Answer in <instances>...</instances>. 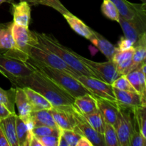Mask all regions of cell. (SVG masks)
<instances>
[{
    "label": "cell",
    "mask_w": 146,
    "mask_h": 146,
    "mask_svg": "<svg viewBox=\"0 0 146 146\" xmlns=\"http://www.w3.org/2000/svg\"><path fill=\"white\" fill-rule=\"evenodd\" d=\"M10 82L15 87H29L34 90L46 98L53 106H69L74 103V97L37 70L28 76L14 78Z\"/></svg>",
    "instance_id": "cell-1"
},
{
    "label": "cell",
    "mask_w": 146,
    "mask_h": 146,
    "mask_svg": "<svg viewBox=\"0 0 146 146\" xmlns=\"http://www.w3.org/2000/svg\"><path fill=\"white\" fill-rule=\"evenodd\" d=\"M34 34L36 36L39 42L44 44L48 50L61 58L64 62L66 63L76 71L81 74V75L98 78L96 75L77 57L76 53L74 52L72 49H70L62 45L54 36L51 34L38 33L36 31H34Z\"/></svg>",
    "instance_id": "cell-2"
},
{
    "label": "cell",
    "mask_w": 146,
    "mask_h": 146,
    "mask_svg": "<svg viewBox=\"0 0 146 146\" xmlns=\"http://www.w3.org/2000/svg\"><path fill=\"white\" fill-rule=\"evenodd\" d=\"M27 61L31 64L36 68V70L54 81L57 85L59 86L74 98L87 94H91V93L81 82L68 74L59 70L44 65L31 58H29Z\"/></svg>",
    "instance_id": "cell-3"
},
{
    "label": "cell",
    "mask_w": 146,
    "mask_h": 146,
    "mask_svg": "<svg viewBox=\"0 0 146 146\" xmlns=\"http://www.w3.org/2000/svg\"><path fill=\"white\" fill-rule=\"evenodd\" d=\"M29 58L38 61L47 66L63 71L74 78H77L81 75V74L76 71L74 68L70 67L66 63L64 62L54 53L48 50L44 44L39 42L38 38L36 42L31 48Z\"/></svg>",
    "instance_id": "cell-4"
},
{
    "label": "cell",
    "mask_w": 146,
    "mask_h": 146,
    "mask_svg": "<svg viewBox=\"0 0 146 146\" xmlns=\"http://www.w3.org/2000/svg\"><path fill=\"white\" fill-rule=\"evenodd\" d=\"M36 71L28 61L0 54V74L9 81L21 77L28 76Z\"/></svg>",
    "instance_id": "cell-5"
},
{
    "label": "cell",
    "mask_w": 146,
    "mask_h": 146,
    "mask_svg": "<svg viewBox=\"0 0 146 146\" xmlns=\"http://www.w3.org/2000/svg\"><path fill=\"white\" fill-rule=\"evenodd\" d=\"M11 33L21 60L27 61L29 58L31 48L37 41L34 31H30L29 27L17 25L13 22Z\"/></svg>",
    "instance_id": "cell-6"
},
{
    "label": "cell",
    "mask_w": 146,
    "mask_h": 146,
    "mask_svg": "<svg viewBox=\"0 0 146 146\" xmlns=\"http://www.w3.org/2000/svg\"><path fill=\"white\" fill-rule=\"evenodd\" d=\"M118 105L119 115L114 128L118 135L120 146H130V140L133 128V108L121 105L118 103Z\"/></svg>",
    "instance_id": "cell-7"
},
{
    "label": "cell",
    "mask_w": 146,
    "mask_h": 146,
    "mask_svg": "<svg viewBox=\"0 0 146 146\" xmlns=\"http://www.w3.org/2000/svg\"><path fill=\"white\" fill-rule=\"evenodd\" d=\"M76 56L90 70L96 75L98 79L111 84L115 79L121 76V74L117 71L115 65L112 61L106 62H96L88 59L76 53Z\"/></svg>",
    "instance_id": "cell-8"
},
{
    "label": "cell",
    "mask_w": 146,
    "mask_h": 146,
    "mask_svg": "<svg viewBox=\"0 0 146 146\" xmlns=\"http://www.w3.org/2000/svg\"><path fill=\"white\" fill-rule=\"evenodd\" d=\"M71 106L76 121V126L74 128V131L80 134L81 136L88 138L93 146H106L103 134L97 132L91 126L84 115L80 112L74 104H73Z\"/></svg>",
    "instance_id": "cell-9"
},
{
    "label": "cell",
    "mask_w": 146,
    "mask_h": 146,
    "mask_svg": "<svg viewBox=\"0 0 146 146\" xmlns=\"http://www.w3.org/2000/svg\"><path fill=\"white\" fill-rule=\"evenodd\" d=\"M94 96L108 101L117 102L113 92V87L108 83L98 78L81 75L76 78Z\"/></svg>",
    "instance_id": "cell-10"
},
{
    "label": "cell",
    "mask_w": 146,
    "mask_h": 146,
    "mask_svg": "<svg viewBox=\"0 0 146 146\" xmlns=\"http://www.w3.org/2000/svg\"><path fill=\"white\" fill-rule=\"evenodd\" d=\"M118 23L123 31L124 36L135 44L140 36L146 33L145 17H135L133 19H126L120 16Z\"/></svg>",
    "instance_id": "cell-11"
},
{
    "label": "cell",
    "mask_w": 146,
    "mask_h": 146,
    "mask_svg": "<svg viewBox=\"0 0 146 146\" xmlns=\"http://www.w3.org/2000/svg\"><path fill=\"white\" fill-rule=\"evenodd\" d=\"M12 24L13 21L0 23V54L21 60L12 36Z\"/></svg>",
    "instance_id": "cell-12"
},
{
    "label": "cell",
    "mask_w": 146,
    "mask_h": 146,
    "mask_svg": "<svg viewBox=\"0 0 146 146\" xmlns=\"http://www.w3.org/2000/svg\"><path fill=\"white\" fill-rule=\"evenodd\" d=\"M71 105L53 106L50 109L54 121L60 129L74 130L75 128L76 121Z\"/></svg>",
    "instance_id": "cell-13"
},
{
    "label": "cell",
    "mask_w": 146,
    "mask_h": 146,
    "mask_svg": "<svg viewBox=\"0 0 146 146\" xmlns=\"http://www.w3.org/2000/svg\"><path fill=\"white\" fill-rule=\"evenodd\" d=\"M116 7L120 16L126 19H133L135 17H145L146 4H135L127 0H111Z\"/></svg>",
    "instance_id": "cell-14"
},
{
    "label": "cell",
    "mask_w": 146,
    "mask_h": 146,
    "mask_svg": "<svg viewBox=\"0 0 146 146\" xmlns=\"http://www.w3.org/2000/svg\"><path fill=\"white\" fill-rule=\"evenodd\" d=\"M146 64L144 61L143 64L131 72L128 73L125 75L126 78L131 83L137 93L141 95L143 102L145 104V95H146Z\"/></svg>",
    "instance_id": "cell-15"
},
{
    "label": "cell",
    "mask_w": 146,
    "mask_h": 146,
    "mask_svg": "<svg viewBox=\"0 0 146 146\" xmlns=\"http://www.w3.org/2000/svg\"><path fill=\"white\" fill-rule=\"evenodd\" d=\"M95 97L96 98L98 110L102 114L106 123L111 124L115 127L119 115V108H118V103L108 101L99 97Z\"/></svg>",
    "instance_id": "cell-16"
},
{
    "label": "cell",
    "mask_w": 146,
    "mask_h": 146,
    "mask_svg": "<svg viewBox=\"0 0 146 146\" xmlns=\"http://www.w3.org/2000/svg\"><path fill=\"white\" fill-rule=\"evenodd\" d=\"M11 14L13 22L17 25L29 27L31 21V7L27 1H19L11 4Z\"/></svg>",
    "instance_id": "cell-17"
},
{
    "label": "cell",
    "mask_w": 146,
    "mask_h": 146,
    "mask_svg": "<svg viewBox=\"0 0 146 146\" xmlns=\"http://www.w3.org/2000/svg\"><path fill=\"white\" fill-rule=\"evenodd\" d=\"M88 40L106 57L108 61H112L113 57L117 51L115 46L94 30H92V34Z\"/></svg>",
    "instance_id": "cell-18"
},
{
    "label": "cell",
    "mask_w": 146,
    "mask_h": 146,
    "mask_svg": "<svg viewBox=\"0 0 146 146\" xmlns=\"http://www.w3.org/2000/svg\"><path fill=\"white\" fill-rule=\"evenodd\" d=\"M134 52V47L125 51H118L114 54L112 61L115 65L117 71L121 75H126L132 63V57Z\"/></svg>",
    "instance_id": "cell-19"
},
{
    "label": "cell",
    "mask_w": 146,
    "mask_h": 146,
    "mask_svg": "<svg viewBox=\"0 0 146 146\" xmlns=\"http://www.w3.org/2000/svg\"><path fill=\"white\" fill-rule=\"evenodd\" d=\"M113 92L117 102L121 105L131 108L146 106L143 102L141 95L136 91H121L113 88Z\"/></svg>",
    "instance_id": "cell-20"
},
{
    "label": "cell",
    "mask_w": 146,
    "mask_h": 146,
    "mask_svg": "<svg viewBox=\"0 0 146 146\" xmlns=\"http://www.w3.org/2000/svg\"><path fill=\"white\" fill-rule=\"evenodd\" d=\"M15 105L18 110V115L21 119L24 122L28 121L31 117L32 108L24 89L20 87H16Z\"/></svg>",
    "instance_id": "cell-21"
},
{
    "label": "cell",
    "mask_w": 146,
    "mask_h": 146,
    "mask_svg": "<svg viewBox=\"0 0 146 146\" xmlns=\"http://www.w3.org/2000/svg\"><path fill=\"white\" fill-rule=\"evenodd\" d=\"M16 117L17 113L11 114L0 121V126L9 146H19L16 131Z\"/></svg>",
    "instance_id": "cell-22"
},
{
    "label": "cell",
    "mask_w": 146,
    "mask_h": 146,
    "mask_svg": "<svg viewBox=\"0 0 146 146\" xmlns=\"http://www.w3.org/2000/svg\"><path fill=\"white\" fill-rule=\"evenodd\" d=\"M134 52L132 57V63L128 73L136 68L145 61L146 58V33L140 36L138 41L134 44Z\"/></svg>",
    "instance_id": "cell-23"
},
{
    "label": "cell",
    "mask_w": 146,
    "mask_h": 146,
    "mask_svg": "<svg viewBox=\"0 0 146 146\" xmlns=\"http://www.w3.org/2000/svg\"><path fill=\"white\" fill-rule=\"evenodd\" d=\"M22 88L24 89L29 101L31 104L32 112L40 111V110L51 109L53 107L52 104L46 98H44L42 95L38 94L34 90L29 87H24Z\"/></svg>",
    "instance_id": "cell-24"
},
{
    "label": "cell",
    "mask_w": 146,
    "mask_h": 146,
    "mask_svg": "<svg viewBox=\"0 0 146 146\" xmlns=\"http://www.w3.org/2000/svg\"><path fill=\"white\" fill-rule=\"evenodd\" d=\"M74 104L83 115L92 113L98 109L96 98L91 94L77 97L74 99Z\"/></svg>",
    "instance_id": "cell-25"
},
{
    "label": "cell",
    "mask_w": 146,
    "mask_h": 146,
    "mask_svg": "<svg viewBox=\"0 0 146 146\" xmlns=\"http://www.w3.org/2000/svg\"><path fill=\"white\" fill-rule=\"evenodd\" d=\"M64 17L68 24H69L70 27L75 31L76 34H79L81 36L84 37L86 39L91 36L92 34V30L89 27L86 25L83 21H81L80 19L76 17L72 13H69L67 14H64Z\"/></svg>",
    "instance_id": "cell-26"
},
{
    "label": "cell",
    "mask_w": 146,
    "mask_h": 146,
    "mask_svg": "<svg viewBox=\"0 0 146 146\" xmlns=\"http://www.w3.org/2000/svg\"><path fill=\"white\" fill-rule=\"evenodd\" d=\"M16 131L19 146H29L33 136L31 129L18 115L16 117Z\"/></svg>",
    "instance_id": "cell-27"
},
{
    "label": "cell",
    "mask_w": 146,
    "mask_h": 146,
    "mask_svg": "<svg viewBox=\"0 0 146 146\" xmlns=\"http://www.w3.org/2000/svg\"><path fill=\"white\" fill-rule=\"evenodd\" d=\"M31 118L32 120L34 127L46 125L54 128H58L54 121L50 109L34 111L31 113Z\"/></svg>",
    "instance_id": "cell-28"
},
{
    "label": "cell",
    "mask_w": 146,
    "mask_h": 146,
    "mask_svg": "<svg viewBox=\"0 0 146 146\" xmlns=\"http://www.w3.org/2000/svg\"><path fill=\"white\" fill-rule=\"evenodd\" d=\"M16 87L4 90L0 87V103L5 106L12 114H15Z\"/></svg>",
    "instance_id": "cell-29"
},
{
    "label": "cell",
    "mask_w": 146,
    "mask_h": 146,
    "mask_svg": "<svg viewBox=\"0 0 146 146\" xmlns=\"http://www.w3.org/2000/svg\"><path fill=\"white\" fill-rule=\"evenodd\" d=\"M88 123L95 131L103 134L105 128L106 121L99 110H97L92 113L84 115Z\"/></svg>",
    "instance_id": "cell-30"
},
{
    "label": "cell",
    "mask_w": 146,
    "mask_h": 146,
    "mask_svg": "<svg viewBox=\"0 0 146 146\" xmlns=\"http://www.w3.org/2000/svg\"><path fill=\"white\" fill-rule=\"evenodd\" d=\"M133 113L141 134L146 138V106L135 107L133 108Z\"/></svg>",
    "instance_id": "cell-31"
},
{
    "label": "cell",
    "mask_w": 146,
    "mask_h": 146,
    "mask_svg": "<svg viewBox=\"0 0 146 146\" xmlns=\"http://www.w3.org/2000/svg\"><path fill=\"white\" fill-rule=\"evenodd\" d=\"M103 136L106 146H120L116 131L111 124L106 123Z\"/></svg>",
    "instance_id": "cell-32"
},
{
    "label": "cell",
    "mask_w": 146,
    "mask_h": 146,
    "mask_svg": "<svg viewBox=\"0 0 146 146\" xmlns=\"http://www.w3.org/2000/svg\"><path fill=\"white\" fill-rule=\"evenodd\" d=\"M101 11L106 17L112 21L118 22L120 14L115 4L111 0H103L101 4Z\"/></svg>",
    "instance_id": "cell-33"
},
{
    "label": "cell",
    "mask_w": 146,
    "mask_h": 146,
    "mask_svg": "<svg viewBox=\"0 0 146 146\" xmlns=\"http://www.w3.org/2000/svg\"><path fill=\"white\" fill-rule=\"evenodd\" d=\"M32 134L36 137L46 136L49 135H59L61 130L59 128H54V127L46 126V125H40L35 126L31 130Z\"/></svg>",
    "instance_id": "cell-34"
},
{
    "label": "cell",
    "mask_w": 146,
    "mask_h": 146,
    "mask_svg": "<svg viewBox=\"0 0 146 146\" xmlns=\"http://www.w3.org/2000/svg\"><path fill=\"white\" fill-rule=\"evenodd\" d=\"M146 138L143 136L139 128L133 118V128L130 140V146H145Z\"/></svg>",
    "instance_id": "cell-35"
},
{
    "label": "cell",
    "mask_w": 146,
    "mask_h": 146,
    "mask_svg": "<svg viewBox=\"0 0 146 146\" xmlns=\"http://www.w3.org/2000/svg\"><path fill=\"white\" fill-rule=\"evenodd\" d=\"M38 4L51 7L59 13H61L62 15L71 13L63 5V4L59 0H35L34 5H38Z\"/></svg>",
    "instance_id": "cell-36"
},
{
    "label": "cell",
    "mask_w": 146,
    "mask_h": 146,
    "mask_svg": "<svg viewBox=\"0 0 146 146\" xmlns=\"http://www.w3.org/2000/svg\"><path fill=\"white\" fill-rule=\"evenodd\" d=\"M113 88H117L121 91H135L133 86L126 78L125 75H121L118 77L117 79H115L113 82L111 84Z\"/></svg>",
    "instance_id": "cell-37"
},
{
    "label": "cell",
    "mask_w": 146,
    "mask_h": 146,
    "mask_svg": "<svg viewBox=\"0 0 146 146\" xmlns=\"http://www.w3.org/2000/svg\"><path fill=\"white\" fill-rule=\"evenodd\" d=\"M61 130V134L65 138L68 146H76L78 140L81 137L80 134H78L74 130Z\"/></svg>",
    "instance_id": "cell-38"
},
{
    "label": "cell",
    "mask_w": 146,
    "mask_h": 146,
    "mask_svg": "<svg viewBox=\"0 0 146 146\" xmlns=\"http://www.w3.org/2000/svg\"><path fill=\"white\" fill-rule=\"evenodd\" d=\"M59 135H49L46 136L36 137L42 146H58Z\"/></svg>",
    "instance_id": "cell-39"
},
{
    "label": "cell",
    "mask_w": 146,
    "mask_h": 146,
    "mask_svg": "<svg viewBox=\"0 0 146 146\" xmlns=\"http://www.w3.org/2000/svg\"><path fill=\"white\" fill-rule=\"evenodd\" d=\"M133 45L134 43L131 40L127 38L125 36H122L118 41L115 47L118 51H125V50L129 49L130 48L133 46Z\"/></svg>",
    "instance_id": "cell-40"
},
{
    "label": "cell",
    "mask_w": 146,
    "mask_h": 146,
    "mask_svg": "<svg viewBox=\"0 0 146 146\" xmlns=\"http://www.w3.org/2000/svg\"><path fill=\"white\" fill-rule=\"evenodd\" d=\"M11 113L9 110L4 105L0 103V121L4 119L7 117L9 116Z\"/></svg>",
    "instance_id": "cell-41"
},
{
    "label": "cell",
    "mask_w": 146,
    "mask_h": 146,
    "mask_svg": "<svg viewBox=\"0 0 146 146\" xmlns=\"http://www.w3.org/2000/svg\"><path fill=\"white\" fill-rule=\"evenodd\" d=\"M76 146H93V145L88 138L84 136H81L78 140Z\"/></svg>",
    "instance_id": "cell-42"
},
{
    "label": "cell",
    "mask_w": 146,
    "mask_h": 146,
    "mask_svg": "<svg viewBox=\"0 0 146 146\" xmlns=\"http://www.w3.org/2000/svg\"><path fill=\"white\" fill-rule=\"evenodd\" d=\"M0 146H9V143L6 139L5 135L1 130V126H0Z\"/></svg>",
    "instance_id": "cell-43"
},
{
    "label": "cell",
    "mask_w": 146,
    "mask_h": 146,
    "mask_svg": "<svg viewBox=\"0 0 146 146\" xmlns=\"http://www.w3.org/2000/svg\"><path fill=\"white\" fill-rule=\"evenodd\" d=\"M29 146H42V145H41V143L39 142L38 138L33 135L32 138H31V142H30Z\"/></svg>",
    "instance_id": "cell-44"
},
{
    "label": "cell",
    "mask_w": 146,
    "mask_h": 146,
    "mask_svg": "<svg viewBox=\"0 0 146 146\" xmlns=\"http://www.w3.org/2000/svg\"><path fill=\"white\" fill-rule=\"evenodd\" d=\"M58 146H68V143L66 141L65 138L63 137V135L61 134V132H60L59 136H58Z\"/></svg>",
    "instance_id": "cell-45"
},
{
    "label": "cell",
    "mask_w": 146,
    "mask_h": 146,
    "mask_svg": "<svg viewBox=\"0 0 146 146\" xmlns=\"http://www.w3.org/2000/svg\"><path fill=\"white\" fill-rule=\"evenodd\" d=\"M3 3H8V4H14V0H0V5Z\"/></svg>",
    "instance_id": "cell-46"
},
{
    "label": "cell",
    "mask_w": 146,
    "mask_h": 146,
    "mask_svg": "<svg viewBox=\"0 0 146 146\" xmlns=\"http://www.w3.org/2000/svg\"><path fill=\"white\" fill-rule=\"evenodd\" d=\"M20 1H27L28 3H30L32 5L35 4V0H19Z\"/></svg>",
    "instance_id": "cell-47"
},
{
    "label": "cell",
    "mask_w": 146,
    "mask_h": 146,
    "mask_svg": "<svg viewBox=\"0 0 146 146\" xmlns=\"http://www.w3.org/2000/svg\"><path fill=\"white\" fill-rule=\"evenodd\" d=\"M141 1H142L143 3H145V4H146V0H141Z\"/></svg>",
    "instance_id": "cell-48"
}]
</instances>
